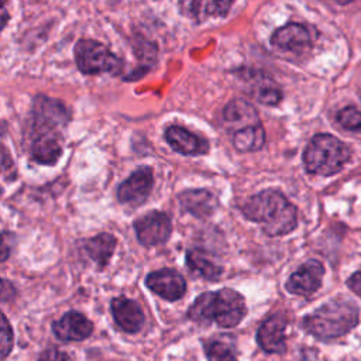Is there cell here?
I'll use <instances>...</instances> for the list:
<instances>
[{
    "label": "cell",
    "instance_id": "1",
    "mask_svg": "<svg viewBox=\"0 0 361 361\" xmlns=\"http://www.w3.org/2000/svg\"><path fill=\"white\" fill-rule=\"evenodd\" d=\"M245 219L262 224V230L271 237L289 234L298 226L296 207L275 189L262 190L248 197L241 206Z\"/></svg>",
    "mask_w": 361,
    "mask_h": 361
},
{
    "label": "cell",
    "instance_id": "2",
    "mask_svg": "<svg viewBox=\"0 0 361 361\" xmlns=\"http://www.w3.org/2000/svg\"><path fill=\"white\" fill-rule=\"evenodd\" d=\"M247 313L244 298L233 289L224 288L216 292L199 295L188 310V317L196 323L216 322L220 327L237 326Z\"/></svg>",
    "mask_w": 361,
    "mask_h": 361
},
{
    "label": "cell",
    "instance_id": "3",
    "mask_svg": "<svg viewBox=\"0 0 361 361\" xmlns=\"http://www.w3.org/2000/svg\"><path fill=\"white\" fill-rule=\"evenodd\" d=\"M358 307L353 300L338 298L305 316L302 326L320 340H333L354 329L358 323Z\"/></svg>",
    "mask_w": 361,
    "mask_h": 361
},
{
    "label": "cell",
    "instance_id": "4",
    "mask_svg": "<svg viewBox=\"0 0 361 361\" xmlns=\"http://www.w3.org/2000/svg\"><path fill=\"white\" fill-rule=\"evenodd\" d=\"M348 145L330 134L314 135L305 148L303 164L309 173L330 176L341 171L350 159Z\"/></svg>",
    "mask_w": 361,
    "mask_h": 361
},
{
    "label": "cell",
    "instance_id": "5",
    "mask_svg": "<svg viewBox=\"0 0 361 361\" xmlns=\"http://www.w3.org/2000/svg\"><path fill=\"white\" fill-rule=\"evenodd\" d=\"M75 61L82 73H111L118 75L123 69V61L114 55L106 45L94 39H79L75 45Z\"/></svg>",
    "mask_w": 361,
    "mask_h": 361
},
{
    "label": "cell",
    "instance_id": "6",
    "mask_svg": "<svg viewBox=\"0 0 361 361\" xmlns=\"http://www.w3.org/2000/svg\"><path fill=\"white\" fill-rule=\"evenodd\" d=\"M138 241L145 247L161 245L168 241L172 224L168 214L162 212H149L134 223Z\"/></svg>",
    "mask_w": 361,
    "mask_h": 361
},
{
    "label": "cell",
    "instance_id": "7",
    "mask_svg": "<svg viewBox=\"0 0 361 361\" xmlns=\"http://www.w3.org/2000/svg\"><path fill=\"white\" fill-rule=\"evenodd\" d=\"M154 185V176L149 166H141L133 172L117 189V199L121 203L138 206L148 196Z\"/></svg>",
    "mask_w": 361,
    "mask_h": 361
},
{
    "label": "cell",
    "instance_id": "8",
    "mask_svg": "<svg viewBox=\"0 0 361 361\" xmlns=\"http://www.w3.org/2000/svg\"><path fill=\"white\" fill-rule=\"evenodd\" d=\"M323 275L324 267L316 259H309L289 276L285 285L286 290L293 295L309 296L320 288Z\"/></svg>",
    "mask_w": 361,
    "mask_h": 361
},
{
    "label": "cell",
    "instance_id": "9",
    "mask_svg": "<svg viewBox=\"0 0 361 361\" xmlns=\"http://www.w3.org/2000/svg\"><path fill=\"white\" fill-rule=\"evenodd\" d=\"M145 285L154 293L171 302L180 299L186 290V282L183 276L175 269L168 268L151 272L145 279Z\"/></svg>",
    "mask_w": 361,
    "mask_h": 361
},
{
    "label": "cell",
    "instance_id": "10",
    "mask_svg": "<svg viewBox=\"0 0 361 361\" xmlns=\"http://www.w3.org/2000/svg\"><path fill=\"white\" fill-rule=\"evenodd\" d=\"M288 320L283 314H274L259 326L257 331V343L269 354H283L286 351L285 329Z\"/></svg>",
    "mask_w": 361,
    "mask_h": 361
},
{
    "label": "cell",
    "instance_id": "11",
    "mask_svg": "<svg viewBox=\"0 0 361 361\" xmlns=\"http://www.w3.org/2000/svg\"><path fill=\"white\" fill-rule=\"evenodd\" d=\"M52 331L62 341H82L93 331V323L79 312H68L52 323Z\"/></svg>",
    "mask_w": 361,
    "mask_h": 361
},
{
    "label": "cell",
    "instance_id": "12",
    "mask_svg": "<svg viewBox=\"0 0 361 361\" xmlns=\"http://www.w3.org/2000/svg\"><path fill=\"white\" fill-rule=\"evenodd\" d=\"M111 314L116 324L126 333H138L144 324V313L140 305L126 296L111 300Z\"/></svg>",
    "mask_w": 361,
    "mask_h": 361
},
{
    "label": "cell",
    "instance_id": "13",
    "mask_svg": "<svg viewBox=\"0 0 361 361\" xmlns=\"http://www.w3.org/2000/svg\"><path fill=\"white\" fill-rule=\"evenodd\" d=\"M166 142L182 155H203L209 151V142L180 126H171L165 130Z\"/></svg>",
    "mask_w": 361,
    "mask_h": 361
},
{
    "label": "cell",
    "instance_id": "14",
    "mask_svg": "<svg viewBox=\"0 0 361 361\" xmlns=\"http://www.w3.org/2000/svg\"><path fill=\"white\" fill-rule=\"evenodd\" d=\"M271 42L282 51L300 52L310 45V31L302 24L290 23L278 28L272 34Z\"/></svg>",
    "mask_w": 361,
    "mask_h": 361
},
{
    "label": "cell",
    "instance_id": "15",
    "mask_svg": "<svg viewBox=\"0 0 361 361\" xmlns=\"http://www.w3.org/2000/svg\"><path fill=\"white\" fill-rule=\"evenodd\" d=\"M32 114L35 118V124H38L39 128H45L47 133L56 126H62L68 121V111L63 104L44 96H38L34 100Z\"/></svg>",
    "mask_w": 361,
    "mask_h": 361
},
{
    "label": "cell",
    "instance_id": "16",
    "mask_svg": "<svg viewBox=\"0 0 361 361\" xmlns=\"http://www.w3.org/2000/svg\"><path fill=\"white\" fill-rule=\"evenodd\" d=\"M180 207L195 217L204 219L217 209V197L206 189H188L178 196Z\"/></svg>",
    "mask_w": 361,
    "mask_h": 361
},
{
    "label": "cell",
    "instance_id": "17",
    "mask_svg": "<svg viewBox=\"0 0 361 361\" xmlns=\"http://www.w3.org/2000/svg\"><path fill=\"white\" fill-rule=\"evenodd\" d=\"M223 120L233 133L259 124V118L254 106L241 99H234L224 107Z\"/></svg>",
    "mask_w": 361,
    "mask_h": 361
},
{
    "label": "cell",
    "instance_id": "18",
    "mask_svg": "<svg viewBox=\"0 0 361 361\" xmlns=\"http://www.w3.org/2000/svg\"><path fill=\"white\" fill-rule=\"evenodd\" d=\"M31 157L35 162L44 165H52L58 161L62 154V147L56 138L49 133L39 134L31 144Z\"/></svg>",
    "mask_w": 361,
    "mask_h": 361
},
{
    "label": "cell",
    "instance_id": "19",
    "mask_svg": "<svg viewBox=\"0 0 361 361\" xmlns=\"http://www.w3.org/2000/svg\"><path fill=\"white\" fill-rule=\"evenodd\" d=\"M180 7L183 14L203 21L209 17H224L231 7V1H185L180 3Z\"/></svg>",
    "mask_w": 361,
    "mask_h": 361
},
{
    "label": "cell",
    "instance_id": "20",
    "mask_svg": "<svg viewBox=\"0 0 361 361\" xmlns=\"http://www.w3.org/2000/svg\"><path fill=\"white\" fill-rule=\"evenodd\" d=\"M114 247L116 238L111 234L102 233L86 241L85 251L99 267H104L110 261L114 252Z\"/></svg>",
    "mask_w": 361,
    "mask_h": 361
},
{
    "label": "cell",
    "instance_id": "21",
    "mask_svg": "<svg viewBox=\"0 0 361 361\" xmlns=\"http://www.w3.org/2000/svg\"><path fill=\"white\" fill-rule=\"evenodd\" d=\"M186 265L193 274L209 281H217L223 272L221 267L214 264L200 250H189L186 252Z\"/></svg>",
    "mask_w": 361,
    "mask_h": 361
},
{
    "label": "cell",
    "instance_id": "22",
    "mask_svg": "<svg viewBox=\"0 0 361 361\" xmlns=\"http://www.w3.org/2000/svg\"><path fill=\"white\" fill-rule=\"evenodd\" d=\"M265 142V131L261 124L247 127L233 133V145L241 152H252L262 148Z\"/></svg>",
    "mask_w": 361,
    "mask_h": 361
},
{
    "label": "cell",
    "instance_id": "23",
    "mask_svg": "<svg viewBox=\"0 0 361 361\" xmlns=\"http://www.w3.org/2000/svg\"><path fill=\"white\" fill-rule=\"evenodd\" d=\"M337 121L344 130L361 134V110L357 107L348 106L341 109L337 113Z\"/></svg>",
    "mask_w": 361,
    "mask_h": 361
},
{
    "label": "cell",
    "instance_id": "24",
    "mask_svg": "<svg viewBox=\"0 0 361 361\" xmlns=\"http://www.w3.org/2000/svg\"><path fill=\"white\" fill-rule=\"evenodd\" d=\"M204 351L209 361H237L231 347L223 341H210L204 344Z\"/></svg>",
    "mask_w": 361,
    "mask_h": 361
},
{
    "label": "cell",
    "instance_id": "25",
    "mask_svg": "<svg viewBox=\"0 0 361 361\" xmlns=\"http://www.w3.org/2000/svg\"><path fill=\"white\" fill-rule=\"evenodd\" d=\"M13 348V330L7 317L0 312V360H4Z\"/></svg>",
    "mask_w": 361,
    "mask_h": 361
},
{
    "label": "cell",
    "instance_id": "26",
    "mask_svg": "<svg viewBox=\"0 0 361 361\" xmlns=\"http://www.w3.org/2000/svg\"><path fill=\"white\" fill-rule=\"evenodd\" d=\"M255 97L259 103L262 104H267V106H276L281 99H282V92L278 86H274V85H265V86H261L257 93H255Z\"/></svg>",
    "mask_w": 361,
    "mask_h": 361
},
{
    "label": "cell",
    "instance_id": "27",
    "mask_svg": "<svg viewBox=\"0 0 361 361\" xmlns=\"http://www.w3.org/2000/svg\"><path fill=\"white\" fill-rule=\"evenodd\" d=\"M17 289L8 279L0 278V302H10L16 298Z\"/></svg>",
    "mask_w": 361,
    "mask_h": 361
},
{
    "label": "cell",
    "instance_id": "28",
    "mask_svg": "<svg viewBox=\"0 0 361 361\" xmlns=\"http://www.w3.org/2000/svg\"><path fill=\"white\" fill-rule=\"evenodd\" d=\"M38 361H68V354L55 347H51L41 353Z\"/></svg>",
    "mask_w": 361,
    "mask_h": 361
},
{
    "label": "cell",
    "instance_id": "29",
    "mask_svg": "<svg viewBox=\"0 0 361 361\" xmlns=\"http://www.w3.org/2000/svg\"><path fill=\"white\" fill-rule=\"evenodd\" d=\"M11 237L10 234H0V262L6 261L11 254Z\"/></svg>",
    "mask_w": 361,
    "mask_h": 361
},
{
    "label": "cell",
    "instance_id": "30",
    "mask_svg": "<svg viewBox=\"0 0 361 361\" xmlns=\"http://www.w3.org/2000/svg\"><path fill=\"white\" fill-rule=\"evenodd\" d=\"M347 285H348V288H350L355 295H358V296L361 298V271L353 274V275L348 278Z\"/></svg>",
    "mask_w": 361,
    "mask_h": 361
},
{
    "label": "cell",
    "instance_id": "31",
    "mask_svg": "<svg viewBox=\"0 0 361 361\" xmlns=\"http://www.w3.org/2000/svg\"><path fill=\"white\" fill-rule=\"evenodd\" d=\"M11 166V158L4 147L0 145V173Z\"/></svg>",
    "mask_w": 361,
    "mask_h": 361
},
{
    "label": "cell",
    "instance_id": "32",
    "mask_svg": "<svg viewBox=\"0 0 361 361\" xmlns=\"http://www.w3.org/2000/svg\"><path fill=\"white\" fill-rule=\"evenodd\" d=\"M7 21H8V13L1 7V8H0V31L4 28V25L7 24Z\"/></svg>",
    "mask_w": 361,
    "mask_h": 361
},
{
    "label": "cell",
    "instance_id": "33",
    "mask_svg": "<svg viewBox=\"0 0 361 361\" xmlns=\"http://www.w3.org/2000/svg\"><path fill=\"white\" fill-rule=\"evenodd\" d=\"M3 4H4V3H3V1H0V8L3 7Z\"/></svg>",
    "mask_w": 361,
    "mask_h": 361
}]
</instances>
